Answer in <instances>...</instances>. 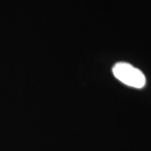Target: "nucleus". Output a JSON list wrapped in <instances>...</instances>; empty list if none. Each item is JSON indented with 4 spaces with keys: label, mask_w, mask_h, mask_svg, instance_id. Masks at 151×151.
<instances>
[{
    "label": "nucleus",
    "mask_w": 151,
    "mask_h": 151,
    "mask_svg": "<svg viewBox=\"0 0 151 151\" xmlns=\"http://www.w3.org/2000/svg\"><path fill=\"white\" fill-rule=\"evenodd\" d=\"M114 76L127 86L142 88L145 86V76L139 69L126 62H119L113 67Z\"/></svg>",
    "instance_id": "nucleus-1"
}]
</instances>
